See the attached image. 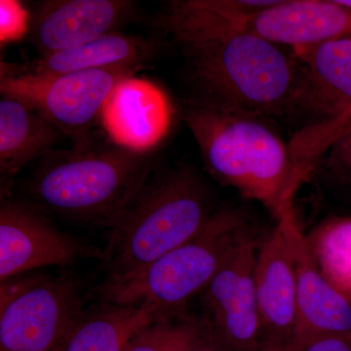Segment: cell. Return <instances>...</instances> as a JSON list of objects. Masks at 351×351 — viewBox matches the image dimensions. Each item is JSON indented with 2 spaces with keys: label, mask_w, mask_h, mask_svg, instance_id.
<instances>
[{
  "label": "cell",
  "mask_w": 351,
  "mask_h": 351,
  "mask_svg": "<svg viewBox=\"0 0 351 351\" xmlns=\"http://www.w3.org/2000/svg\"><path fill=\"white\" fill-rule=\"evenodd\" d=\"M242 31L291 49L351 36V8L339 0H278L242 21Z\"/></svg>",
  "instance_id": "14"
},
{
  "label": "cell",
  "mask_w": 351,
  "mask_h": 351,
  "mask_svg": "<svg viewBox=\"0 0 351 351\" xmlns=\"http://www.w3.org/2000/svg\"><path fill=\"white\" fill-rule=\"evenodd\" d=\"M163 316L154 307L106 302L85 313L55 351H126L140 330Z\"/></svg>",
  "instance_id": "18"
},
{
  "label": "cell",
  "mask_w": 351,
  "mask_h": 351,
  "mask_svg": "<svg viewBox=\"0 0 351 351\" xmlns=\"http://www.w3.org/2000/svg\"><path fill=\"white\" fill-rule=\"evenodd\" d=\"M233 0H174L156 25L184 55L197 100L262 117L304 110L306 78L295 51L240 29Z\"/></svg>",
  "instance_id": "1"
},
{
  "label": "cell",
  "mask_w": 351,
  "mask_h": 351,
  "mask_svg": "<svg viewBox=\"0 0 351 351\" xmlns=\"http://www.w3.org/2000/svg\"><path fill=\"white\" fill-rule=\"evenodd\" d=\"M86 247L58 230L38 208L5 201L0 208V280L86 255Z\"/></svg>",
  "instance_id": "9"
},
{
  "label": "cell",
  "mask_w": 351,
  "mask_h": 351,
  "mask_svg": "<svg viewBox=\"0 0 351 351\" xmlns=\"http://www.w3.org/2000/svg\"><path fill=\"white\" fill-rule=\"evenodd\" d=\"M278 223L290 243L297 274L298 327L295 341L351 334V302L325 277L314 260L294 212Z\"/></svg>",
  "instance_id": "13"
},
{
  "label": "cell",
  "mask_w": 351,
  "mask_h": 351,
  "mask_svg": "<svg viewBox=\"0 0 351 351\" xmlns=\"http://www.w3.org/2000/svg\"><path fill=\"white\" fill-rule=\"evenodd\" d=\"M300 351H351V334L324 335L298 341Z\"/></svg>",
  "instance_id": "22"
},
{
  "label": "cell",
  "mask_w": 351,
  "mask_h": 351,
  "mask_svg": "<svg viewBox=\"0 0 351 351\" xmlns=\"http://www.w3.org/2000/svg\"><path fill=\"white\" fill-rule=\"evenodd\" d=\"M210 351H217L216 350H210Z\"/></svg>",
  "instance_id": "24"
},
{
  "label": "cell",
  "mask_w": 351,
  "mask_h": 351,
  "mask_svg": "<svg viewBox=\"0 0 351 351\" xmlns=\"http://www.w3.org/2000/svg\"><path fill=\"white\" fill-rule=\"evenodd\" d=\"M325 166L346 188L351 189V121L327 147Z\"/></svg>",
  "instance_id": "21"
},
{
  "label": "cell",
  "mask_w": 351,
  "mask_h": 351,
  "mask_svg": "<svg viewBox=\"0 0 351 351\" xmlns=\"http://www.w3.org/2000/svg\"><path fill=\"white\" fill-rule=\"evenodd\" d=\"M134 12L128 0H46L32 12L27 36L45 57L117 32Z\"/></svg>",
  "instance_id": "10"
},
{
  "label": "cell",
  "mask_w": 351,
  "mask_h": 351,
  "mask_svg": "<svg viewBox=\"0 0 351 351\" xmlns=\"http://www.w3.org/2000/svg\"><path fill=\"white\" fill-rule=\"evenodd\" d=\"M294 51L306 78L304 110L324 119L321 127L343 128L351 121V36Z\"/></svg>",
  "instance_id": "15"
},
{
  "label": "cell",
  "mask_w": 351,
  "mask_h": 351,
  "mask_svg": "<svg viewBox=\"0 0 351 351\" xmlns=\"http://www.w3.org/2000/svg\"><path fill=\"white\" fill-rule=\"evenodd\" d=\"M154 170L152 154L89 138L43 157L29 191L40 211L108 226Z\"/></svg>",
  "instance_id": "3"
},
{
  "label": "cell",
  "mask_w": 351,
  "mask_h": 351,
  "mask_svg": "<svg viewBox=\"0 0 351 351\" xmlns=\"http://www.w3.org/2000/svg\"><path fill=\"white\" fill-rule=\"evenodd\" d=\"M255 288L260 315L261 343H295L298 327L297 274L283 226L258 239Z\"/></svg>",
  "instance_id": "11"
},
{
  "label": "cell",
  "mask_w": 351,
  "mask_h": 351,
  "mask_svg": "<svg viewBox=\"0 0 351 351\" xmlns=\"http://www.w3.org/2000/svg\"><path fill=\"white\" fill-rule=\"evenodd\" d=\"M258 246V237L251 230L202 292L215 343L226 351L260 350L262 331L255 288Z\"/></svg>",
  "instance_id": "8"
},
{
  "label": "cell",
  "mask_w": 351,
  "mask_h": 351,
  "mask_svg": "<svg viewBox=\"0 0 351 351\" xmlns=\"http://www.w3.org/2000/svg\"><path fill=\"white\" fill-rule=\"evenodd\" d=\"M156 50L152 41L117 31L71 49L39 57L31 63L19 66L4 64L1 69L31 76H54L117 68L142 69L152 60Z\"/></svg>",
  "instance_id": "16"
},
{
  "label": "cell",
  "mask_w": 351,
  "mask_h": 351,
  "mask_svg": "<svg viewBox=\"0 0 351 351\" xmlns=\"http://www.w3.org/2000/svg\"><path fill=\"white\" fill-rule=\"evenodd\" d=\"M212 214L206 189L193 171L152 172L108 226V278L132 274L177 248Z\"/></svg>",
  "instance_id": "4"
},
{
  "label": "cell",
  "mask_w": 351,
  "mask_h": 351,
  "mask_svg": "<svg viewBox=\"0 0 351 351\" xmlns=\"http://www.w3.org/2000/svg\"><path fill=\"white\" fill-rule=\"evenodd\" d=\"M258 351H300L297 341L287 343H261Z\"/></svg>",
  "instance_id": "23"
},
{
  "label": "cell",
  "mask_w": 351,
  "mask_h": 351,
  "mask_svg": "<svg viewBox=\"0 0 351 351\" xmlns=\"http://www.w3.org/2000/svg\"><path fill=\"white\" fill-rule=\"evenodd\" d=\"M73 279H9L0 288V351H55L83 316Z\"/></svg>",
  "instance_id": "6"
},
{
  "label": "cell",
  "mask_w": 351,
  "mask_h": 351,
  "mask_svg": "<svg viewBox=\"0 0 351 351\" xmlns=\"http://www.w3.org/2000/svg\"><path fill=\"white\" fill-rule=\"evenodd\" d=\"M138 71L117 68L31 76L1 69L0 92L29 106L77 144L89 140L117 84Z\"/></svg>",
  "instance_id": "7"
},
{
  "label": "cell",
  "mask_w": 351,
  "mask_h": 351,
  "mask_svg": "<svg viewBox=\"0 0 351 351\" xmlns=\"http://www.w3.org/2000/svg\"><path fill=\"white\" fill-rule=\"evenodd\" d=\"M213 332L207 320L182 313L163 316L140 330L126 351H210Z\"/></svg>",
  "instance_id": "19"
},
{
  "label": "cell",
  "mask_w": 351,
  "mask_h": 351,
  "mask_svg": "<svg viewBox=\"0 0 351 351\" xmlns=\"http://www.w3.org/2000/svg\"><path fill=\"white\" fill-rule=\"evenodd\" d=\"M63 132L17 99H0V172L12 178L58 149Z\"/></svg>",
  "instance_id": "17"
},
{
  "label": "cell",
  "mask_w": 351,
  "mask_h": 351,
  "mask_svg": "<svg viewBox=\"0 0 351 351\" xmlns=\"http://www.w3.org/2000/svg\"><path fill=\"white\" fill-rule=\"evenodd\" d=\"M173 114L172 105L163 90L133 75L113 90L99 122L113 145L149 154L168 135Z\"/></svg>",
  "instance_id": "12"
},
{
  "label": "cell",
  "mask_w": 351,
  "mask_h": 351,
  "mask_svg": "<svg viewBox=\"0 0 351 351\" xmlns=\"http://www.w3.org/2000/svg\"><path fill=\"white\" fill-rule=\"evenodd\" d=\"M325 277L351 302V217H332L306 235Z\"/></svg>",
  "instance_id": "20"
},
{
  "label": "cell",
  "mask_w": 351,
  "mask_h": 351,
  "mask_svg": "<svg viewBox=\"0 0 351 351\" xmlns=\"http://www.w3.org/2000/svg\"><path fill=\"white\" fill-rule=\"evenodd\" d=\"M251 230L237 210H219L177 248L132 274L106 279L100 295L110 304L154 307L164 315L182 313Z\"/></svg>",
  "instance_id": "5"
},
{
  "label": "cell",
  "mask_w": 351,
  "mask_h": 351,
  "mask_svg": "<svg viewBox=\"0 0 351 351\" xmlns=\"http://www.w3.org/2000/svg\"><path fill=\"white\" fill-rule=\"evenodd\" d=\"M263 119L197 99L182 110L208 171L267 208L277 221L294 211L293 196L306 174Z\"/></svg>",
  "instance_id": "2"
}]
</instances>
